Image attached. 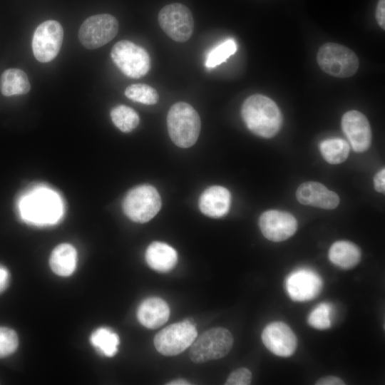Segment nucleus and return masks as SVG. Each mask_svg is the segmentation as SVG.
I'll list each match as a JSON object with an SVG mask.
<instances>
[{
  "label": "nucleus",
  "instance_id": "obj_8",
  "mask_svg": "<svg viewBox=\"0 0 385 385\" xmlns=\"http://www.w3.org/2000/svg\"><path fill=\"white\" fill-rule=\"evenodd\" d=\"M197 336L195 325L185 320L170 324L154 337L157 351L165 356H175L190 346Z\"/></svg>",
  "mask_w": 385,
  "mask_h": 385
},
{
  "label": "nucleus",
  "instance_id": "obj_12",
  "mask_svg": "<svg viewBox=\"0 0 385 385\" xmlns=\"http://www.w3.org/2000/svg\"><path fill=\"white\" fill-rule=\"evenodd\" d=\"M285 287L289 297L295 302H306L315 298L322 287L320 276L309 269H299L287 278Z\"/></svg>",
  "mask_w": 385,
  "mask_h": 385
},
{
  "label": "nucleus",
  "instance_id": "obj_19",
  "mask_svg": "<svg viewBox=\"0 0 385 385\" xmlns=\"http://www.w3.org/2000/svg\"><path fill=\"white\" fill-rule=\"evenodd\" d=\"M145 260L151 269L160 272H166L175 266L178 254L170 245L155 241L150 244L146 249Z\"/></svg>",
  "mask_w": 385,
  "mask_h": 385
},
{
  "label": "nucleus",
  "instance_id": "obj_4",
  "mask_svg": "<svg viewBox=\"0 0 385 385\" xmlns=\"http://www.w3.org/2000/svg\"><path fill=\"white\" fill-rule=\"evenodd\" d=\"M161 197L155 187L150 185H138L128 192L123 200V210L132 221L145 223L153 219L160 211Z\"/></svg>",
  "mask_w": 385,
  "mask_h": 385
},
{
  "label": "nucleus",
  "instance_id": "obj_13",
  "mask_svg": "<svg viewBox=\"0 0 385 385\" xmlns=\"http://www.w3.org/2000/svg\"><path fill=\"white\" fill-rule=\"evenodd\" d=\"M262 235L272 242H282L292 236L297 229V222L289 212L267 210L259 220Z\"/></svg>",
  "mask_w": 385,
  "mask_h": 385
},
{
  "label": "nucleus",
  "instance_id": "obj_24",
  "mask_svg": "<svg viewBox=\"0 0 385 385\" xmlns=\"http://www.w3.org/2000/svg\"><path fill=\"white\" fill-rule=\"evenodd\" d=\"M319 150L327 162L330 164H339L348 158L349 146L343 139L329 138L320 143Z\"/></svg>",
  "mask_w": 385,
  "mask_h": 385
},
{
  "label": "nucleus",
  "instance_id": "obj_22",
  "mask_svg": "<svg viewBox=\"0 0 385 385\" xmlns=\"http://www.w3.org/2000/svg\"><path fill=\"white\" fill-rule=\"evenodd\" d=\"M30 88V82L24 71L19 68H9L1 74L0 90L4 96L26 94Z\"/></svg>",
  "mask_w": 385,
  "mask_h": 385
},
{
  "label": "nucleus",
  "instance_id": "obj_26",
  "mask_svg": "<svg viewBox=\"0 0 385 385\" xmlns=\"http://www.w3.org/2000/svg\"><path fill=\"white\" fill-rule=\"evenodd\" d=\"M237 51V44L233 38H227L209 51L206 56L205 66L212 68L226 60Z\"/></svg>",
  "mask_w": 385,
  "mask_h": 385
},
{
  "label": "nucleus",
  "instance_id": "obj_5",
  "mask_svg": "<svg viewBox=\"0 0 385 385\" xmlns=\"http://www.w3.org/2000/svg\"><path fill=\"white\" fill-rule=\"evenodd\" d=\"M232 345L233 337L230 331L222 327H215L196 337L191 345L189 356L194 363H204L224 357Z\"/></svg>",
  "mask_w": 385,
  "mask_h": 385
},
{
  "label": "nucleus",
  "instance_id": "obj_16",
  "mask_svg": "<svg viewBox=\"0 0 385 385\" xmlns=\"http://www.w3.org/2000/svg\"><path fill=\"white\" fill-rule=\"evenodd\" d=\"M297 200L303 205L332 210L339 203L337 193L328 190L324 185L313 181L301 184L297 190Z\"/></svg>",
  "mask_w": 385,
  "mask_h": 385
},
{
  "label": "nucleus",
  "instance_id": "obj_1",
  "mask_svg": "<svg viewBox=\"0 0 385 385\" xmlns=\"http://www.w3.org/2000/svg\"><path fill=\"white\" fill-rule=\"evenodd\" d=\"M241 115L252 133L265 138L274 136L282 123V113L277 105L261 94H254L245 99Z\"/></svg>",
  "mask_w": 385,
  "mask_h": 385
},
{
  "label": "nucleus",
  "instance_id": "obj_32",
  "mask_svg": "<svg viewBox=\"0 0 385 385\" xmlns=\"http://www.w3.org/2000/svg\"><path fill=\"white\" fill-rule=\"evenodd\" d=\"M374 188L379 192L384 193L385 191V170L383 168L376 175L374 179Z\"/></svg>",
  "mask_w": 385,
  "mask_h": 385
},
{
  "label": "nucleus",
  "instance_id": "obj_3",
  "mask_svg": "<svg viewBox=\"0 0 385 385\" xmlns=\"http://www.w3.org/2000/svg\"><path fill=\"white\" fill-rule=\"evenodd\" d=\"M167 127L172 141L180 148H187L196 143L201 122L197 112L192 106L185 102H178L168 113Z\"/></svg>",
  "mask_w": 385,
  "mask_h": 385
},
{
  "label": "nucleus",
  "instance_id": "obj_31",
  "mask_svg": "<svg viewBox=\"0 0 385 385\" xmlns=\"http://www.w3.org/2000/svg\"><path fill=\"white\" fill-rule=\"evenodd\" d=\"M376 21L382 29H385V0H379L376 11Z\"/></svg>",
  "mask_w": 385,
  "mask_h": 385
},
{
  "label": "nucleus",
  "instance_id": "obj_20",
  "mask_svg": "<svg viewBox=\"0 0 385 385\" xmlns=\"http://www.w3.org/2000/svg\"><path fill=\"white\" fill-rule=\"evenodd\" d=\"M77 252L73 246L62 243L52 251L49 265L52 271L61 277H68L73 274L76 267Z\"/></svg>",
  "mask_w": 385,
  "mask_h": 385
},
{
  "label": "nucleus",
  "instance_id": "obj_30",
  "mask_svg": "<svg viewBox=\"0 0 385 385\" xmlns=\"http://www.w3.org/2000/svg\"><path fill=\"white\" fill-rule=\"evenodd\" d=\"M252 381V373L247 368H239L233 371L228 376L226 385H248Z\"/></svg>",
  "mask_w": 385,
  "mask_h": 385
},
{
  "label": "nucleus",
  "instance_id": "obj_2",
  "mask_svg": "<svg viewBox=\"0 0 385 385\" xmlns=\"http://www.w3.org/2000/svg\"><path fill=\"white\" fill-rule=\"evenodd\" d=\"M19 209L25 221L38 225L54 224L62 215L59 196L47 188L36 189L23 197Z\"/></svg>",
  "mask_w": 385,
  "mask_h": 385
},
{
  "label": "nucleus",
  "instance_id": "obj_15",
  "mask_svg": "<svg viewBox=\"0 0 385 385\" xmlns=\"http://www.w3.org/2000/svg\"><path fill=\"white\" fill-rule=\"evenodd\" d=\"M342 128L354 151L362 153L369 148L371 130L363 113L357 111H347L342 118Z\"/></svg>",
  "mask_w": 385,
  "mask_h": 385
},
{
  "label": "nucleus",
  "instance_id": "obj_23",
  "mask_svg": "<svg viewBox=\"0 0 385 385\" xmlns=\"http://www.w3.org/2000/svg\"><path fill=\"white\" fill-rule=\"evenodd\" d=\"M91 344L103 355L112 357L118 352L119 337L107 327H100L91 335Z\"/></svg>",
  "mask_w": 385,
  "mask_h": 385
},
{
  "label": "nucleus",
  "instance_id": "obj_11",
  "mask_svg": "<svg viewBox=\"0 0 385 385\" xmlns=\"http://www.w3.org/2000/svg\"><path fill=\"white\" fill-rule=\"evenodd\" d=\"M63 38V29L59 22L47 20L35 30L32 38L34 57L41 63L53 60L58 55Z\"/></svg>",
  "mask_w": 385,
  "mask_h": 385
},
{
  "label": "nucleus",
  "instance_id": "obj_28",
  "mask_svg": "<svg viewBox=\"0 0 385 385\" xmlns=\"http://www.w3.org/2000/svg\"><path fill=\"white\" fill-rule=\"evenodd\" d=\"M332 307L329 303L318 304L308 317L309 324L320 330L329 328L332 324Z\"/></svg>",
  "mask_w": 385,
  "mask_h": 385
},
{
  "label": "nucleus",
  "instance_id": "obj_35",
  "mask_svg": "<svg viewBox=\"0 0 385 385\" xmlns=\"http://www.w3.org/2000/svg\"><path fill=\"white\" fill-rule=\"evenodd\" d=\"M167 384H169V385H186V384H190V383H189V381H186L185 379H175V380H173V381H170Z\"/></svg>",
  "mask_w": 385,
  "mask_h": 385
},
{
  "label": "nucleus",
  "instance_id": "obj_21",
  "mask_svg": "<svg viewBox=\"0 0 385 385\" xmlns=\"http://www.w3.org/2000/svg\"><path fill=\"white\" fill-rule=\"evenodd\" d=\"M329 258L334 265L340 268L351 269L359 262L361 251L355 244L340 240L331 246Z\"/></svg>",
  "mask_w": 385,
  "mask_h": 385
},
{
  "label": "nucleus",
  "instance_id": "obj_27",
  "mask_svg": "<svg viewBox=\"0 0 385 385\" xmlns=\"http://www.w3.org/2000/svg\"><path fill=\"white\" fill-rule=\"evenodd\" d=\"M125 95L129 99L145 105L155 104L159 99L156 90L144 83L130 85L125 90Z\"/></svg>",
  "mask_w": 385,
  "mask_h": 385
},
{
  "label": "nucleus",
  "instance_id": "obj_9",
  "mask_svg": "<svg viewBox=\"0 0 385 385\" xmlns=\"http://www.w3.org/2000/svg\"><path fill=\"white\" fill-rule=\"evenodd\" d=\"M118 31V20L111 14H101L86 19L79 29L78 36L84 47L94 49L111 41Z\"/></svg>",
  "mask_w": 385,
  "mask_h": 385
},
{
  "label": "nucleus",
  "instance_id": "obj_6",
  "mask_svg": "<svg viewBox=\"0 0 385 385\" xmlns=\"http://www.w3.org/2000/svg\"><path fill=\"white\" fill-rule=\"evenodd\" d=\"M317 63L325 73L338 78H348L356 73L359 59L350 48L335 43H326L319 49Z\"/></svg>",
  "mask_w": 385,
  "mask_h": 385
},
{
  "label": "nucleus",
  "instance_id": "obj_14",
  "mask_svg": "<svg viewBox=\"0 0 385 385\" xmlns=\"http://www.w3.org/2000/svg\"><path fill=\"white\" fill-rule=\"evenodd\" d=\"M264 345L272 354L282 357L293 354L297 346V339L290 327L282 322L267 324L262 333Z\"/></svg>",
  "mask_w": 385,
  "mask_h": 385
},
{
  "label": "nucleus",
  "instance_id": "obj_17",
  "mask_svg": "<svg viewBox=\"0 0 385 385\" xmlns=\"http://www.w3.org/2000/svg\"><path fill=\"white\" fill-rule=\"evenodd\" d=\"M230 202V191L222 186L214 185L202 192L198 205L204 215L212 218H220L228 212Z\"/></svg>",
  "mask_w": 385,
  "mask_h": 385
},
{
  "label": "nucleus",
  "instance_id": "obj_10",
  "mask_svg": "<svg viewBox=\"0 0 385 385\" xmlns=\"http://www.w3.org/2000/svg\"><path fill=\"white\" fill-rule=\"evenodd\" d=\"M158 23L173 40L185 42L192 36L194 21L190 9L180 3L168 4L158 14Z\"/></svg>",
  "mask_w": 385,
  "mask_h": 385
},
{
  "label": "nucleus",
  "instance_id": "obj_29",
  "mask_svg": "<svg viewBox=\"0 0 385 385\" xmlns=\"http://www.w3.org/2000/svg\"><path fill=\"white\" fill-rule=\"evenodd\" d=\"M19 346V338L16 332L9 327H0V358L12 354Z\"/></svg>",
  "mask_w": 385,
  "mask_h": 385
},
{
  "label": "nucleus",
  "instance_id": "obj_33",
  "mask_svg": "<svg viewBox=\"0 0 385 385\" xmlns=\"http://www.w3.org/2000/svg\"><path fill=\"white\" fill-rule=\"evenodd\" d=\"M317 385H342L345 384L342 379L337 376H329L319 379L317 382Z\"/></svg>",
  "mask_w": 385,
  "mask_h": 385
},
{
  "label": "nucleus",
  "instance_id": "obj_34",
  "mask_svg": "<svg viewBox=\"0 0 385 385\" xmlns=\"http://www.w3.org/2000/svg\"><path fill=\"white\" fill-rule=\"evenodd\" d=\"M9 281V272L8 270L0 265V293L7 287Z\"/></svg>",
  "mask_w": 385,
  "mask_h": 385
},
{
  "label": "nucleus",
  "instance_id": "obj_7",
  "mask_svg": "<svg viewBox=\"0 0 385 385\" xmlns=\"http://www.w3.org/2000/svg\"><path fill=\"white\" fill-rule=\"evenodd\" d=\"M111 56L120 71L131 78L144 76L150 68V58L147 51L128 40L117 42L111 49Z\"/></svg>",
  "mask_w": 385,
  "mask_h": 385
},
{
  "label": "nucleus",
  "instance_id": "obj_18",
  "mask_svg": "<svg viewBox=\"0 0 385 385\" xmlns=\"http://www.w3.org/2000/svg\"><path fill=\"white\" fill-rule=\"evenodd\" d=\"M170 317V308L163 299L149 297L138 307L137 317L140 323L148 329H157L164 324Z\"/></svg>",
  "mask_w": 385,
  "mask_h": 385
},
{
  "label": "nucleus",
  "instance_id": "obj_25",
  "mask_svg": "<svg viewBox=\"0 0 385 385\" xmlns=\"http://www.w3.org/2000/svg\"><path fill=\"white\" fill-rule=\"evenodd\" d=\"M113 124L122 132L130 133L139 124L140 118L135 110L125 105H119L111 111Z\"/></svg>",
  "mask_w": 385,
  "mask_h": 385
}]
</instances>
